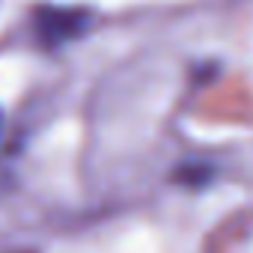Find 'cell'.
<instances>
[{
  "label": "cell",
  "instance_id": "obj_1",
  "mask_svg": "<svg viewBox=\"0 0 253 253\" xmlns=\"http://www.w3.org/2000/svg\"><path fill=\"white\" fill-rule=\"evenodd\" d=\"M36 39L45 48H60L66 42H75L89 27V12L81 6H39L33 12Z\"/></svg>",
  "mask_w": 253,
  "mask_h": 253
}]
</instances>
